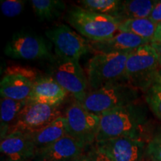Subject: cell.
Instances as JSON below:
<instances>
[{
  "label": "cell",
  "instance_id": "obj_20",
  "mask_svg": "<svg viewBox=\"0 0 161 161\" xmlns=\"http://www.w3.org/2000/svg\"><path fill=\"white\" fill-rule=\"evenodd\" d=\"M157 24L149 18L126 19L122 21L119 26V31L128 32L148 40L151 43L157 29Z\"/></svg>",
  "mask_w": 161,
  "mask_h": 161
},
{
  "label": "cell",
  "instance_id": "obj_19",
  "mask_svg": "<svg viewBox=\"0 0 161 161\" xmlns=\"http://www.w3.org/2000/svg\"><path fill=\"white\" fill-rule=\"evenodd\" d=\"M156 3L154 0L122 1L117 18L121 22L126 19L148 18Z\"/></svg>",
  "mask_w": 161,
  "mask_h": 161
},
{
  "label": "cell",
  "instance_id": "obj_29",
  "mask_svg": "<svg viewBox=\"0 0 161 161\" xmlns=\"http://www.w3.org/2000/svg\"><path fill=\"white\" fill-rule=\"evenodd\" d=\"M151 45L153 47V49L155 51L157 55H158L159 63L161 67V43H151Z\"/></svg>",
  "mask_w": 161,
  "mask_h": 161
},
{
  "label": "cell",
  "instance_id": "obj_16",
  "mask_svg": "<svg viewBox=\"0 0 161 161\" xmlns=\"http://www.w3.org/2000/svg\"><path fill=\"white\" fill-rule=\"evenodd\" d=\"M151 44L148 40L128 32H121L106 40L90 42L91 51L96 54L130 53L140 46Z\"/></svg>",
  "mask_w": 161,
  "mask_h": 161
},
{
  "label": "cell",
  "instance_id": "obj_22",
  "mask_svg": "<svg viewBox=\"0 0 161 161\" xmlns=\"http://www.w3.org/2000/svg\"><path fill=\"white\" fill-rule=\"evenodd\" d=\"M80 7L88 11L117 18L122 1L120 0H81Z\"/></svg>",
  "mask_w": 161,
  "mask_h": 161
},
{
  "label": "cell",
  "instance_id": "obj_18",
  "mask_svg": "<svg viewBox=\"0 0 161 161\" xmlns=\"http://www.w3.org/2000/svg\"><path fill=\"white\" fill-rule=\"evenodd\" d=\"M28 101L29 100L17 101L8 98L1 97V140L9 134L11 128L17 119L19 113L27 104Z\"/></svg>",
  "mask_w": 161,
  "mask_h": 161
},
{
  "label": "cell",
  "instance_id": "obj_8",
  "mask_svg": "<svg viewBox=\"0 0 161 161\" xmlns=\"http://www.w3.org/2000/svg\"><path fill=\"white\" fill-rule=\"evenodd\" d=\"M67 134L87 146L96 142L99 125V116L86 110L79 102H75L66 110Z\"/></svg>",
  "mask_w": 161,
  "mask_h": 161
},
{
  "label": "cell",
  "instance_id": "obj_14",
  "mask_svg": "<svg viewBox=\"0 0 161 161\" xmlns=\"http://www.w3.org/2000/svg\"><path fill=\"white\" fill-rule=\"evenodd\" d=\"M0 151L8 161H31L35 158L37 148L31 137L25 133H10L1 140Z\"/></svg>",
  "mask_w": 161,
  "mask_h": 161
},
{
  "label": "cell",
  "instance_id": "obj_25",
  "mask_svg": "<svg viewBox=\"0 0 161 161\" xmlns=\"http://www.w3.org/2000/svg\"><path fill=\"white\" fill-rule=\"evenodd\" d=\"M25 1L23 0H2L0 8L4 16L14 17L19 15L24 9Z\"/></svg>",
  "mask_w": 161,
  "mask_h": 161
},
{
  "label": "cell",
  "instance_id": "obj_3",
  "mask_svg": "<svg viewBox=\"0 0 161 161\" xmlns=\"http://www.w3.org/2000/svg\"><path fill=\"white\" fill-rule=\"evenodd\" d=\"M138 90L126 81H119L90 91L82 106L92 114L100 116L116 108L136 103Z\"/></svg>",
  "mask_w": 161,
  "mask_h": 161
},
{
  "label": "cell",
  "instance_id": "obj_1",
  "mask_svg": "<svg viewBox=\"0 0 161 161\" xmlns=\"http://www.w3.org/2000/svg\"><path fill=\"white\" fill-rule=\"evenodd\" d=\"M98 116L100 121L96 142L119 137L146 140L148 115L144 106L134 103Z\"/></svg>",
  "mask_w": 161,
  "mask_h": 161
},
{
  "label": "cell",
  "instance_id": "obj_31",
  "mask_svg": "<svg viewBox=\"0 0 161 161\" xmlns=\"http://www.w3.org/2000/svg\"><path fill=\"white\" fill-rule=\"evenodd\" d=\"M1 161H8V160H6L5 159H4V158H2V160H1Z\"/></svg>",
  "mask_w": 161,
  "mask_h": 161
},
{
  "label": "cell",
  "instance_id": "obj_24",
  "mask_svg": "<svg viewBox=\"0 0 161 161\" xmlns=\"http://www.w3.org/2000/svg\"><path fill=\"white\" fill-rule=\"evenodd\" d=\"M147 154L152 161H161V128H158L148 141Z\"/></svg>",
  "mask_w": 161,
  "mask_h": 161
},
{
  "label": "cell",
  "instance_id": "obj_6",
  "mask_svg": "<svg viewBox=\"0 0 161 161\" xmlns=\"http://www.w3.org/2000/svg\"><path fill=\"white\" fill-rule=\"evenodd\" d=\"M4 52L15 60H48L52 62L55 60L47 41L33 32L20 31L15 33L6 44Z\"/></svg>",
  "mask_w": 161,
  "mask_h": 161
},
{
  "label": "cell",
  "instance_id": "obj_10",
  "mask_svg": "<svg viewBox=\"0 0 161 161\" xmlns=\"http://www.w3.org/2000/svg\"><path fill=\"white\" fill-rule=\"evenodd\" d=\"M34 68L21 65L8 66L0 82L1 97L29 100L35 80L39 77Z\"/></svg>",
  "mask_w": 161,
  "mask_h": 161
},
{
  "label": "cell",
  "instance_id": "obj_7",
  "mask_svg": "<svg viewBox=\"0 0 161 161\" xmlns=\"http://www.w3.org/2000/svg\"><path fill=\"white\" fill-rule=\"evenodd\" d=\"M45 34L53 43L58 59L78 61L82 56L91 51L89 40L65 24L55 25Z\"/></svg>",
  "mask_w": 161,
  "mask_h": 161
},
{
  "label": "cell",
  "instance_id": "obj_15",
  "mask_svg": "<svg viewBox=\"0 0 161 161\" xmlns=\"http://www.w3.org/2000/svg\"><path fill=\"white\" fill-rule=\"evenodd\" d=\"M68 92L52 76L40 75L35 80L29 101L37 103L59 106Z\"/></svg>",
  "mask_w": 161,
  "mask_h": 161
},
{
  "label": "cell",
  "instance_id": "obj_11",
  "mask_svg": "<svg viewBox=\"0 0 161 161\" xmlns=\"http://www.w3.org/2000/svg\"><path fill=\"white\" fill-rule=\"evenodd\" d=\"M61 116L58 106H51L28 101L27 104L19 113L9 134L14 131L26 134L34 132Z\"/></svg>",
  "mask_w": 161,
  "mask_h": 161
},
{
  "label": "cell",
  "instance_id": "obj_9",
  "mask_svg": "<svg viewBox=\"0 0 161 161\" xmlns=\"http://www.w3.org/2000/svg\"><path fill=\"white\" fill-rule=\"evenodd\" d=\"M52 68V75L68 93L81 103L89 93V83L83 69L76 60H64L56 58Z\"/></svg>",
  "mask_w": 161,
  "mask_h": 161
},
{
  "label": "cell",
  "instance_id": "obj_4",
  "mask_svg": "<svg viewBox=\"0 0 161 161\" xmlns=\"http://www.w3.org/2000/svg\"><path fill=\"white\" fill-rule=\"evenodd\" d=\"M160 67L158 55L152 45L142 46L128 56L125 80L136 89L146 92L154 83V76Z\"/></svg>",
  "mask_w": 161,
  "mask_h": 161
},
{
  "label": "cell",
  "instance_id": "obj_27",
  "mask_svg": "<svg viewBox=\"0 0 161 161\" xmlns=\"http://www.w3.org/2000/svg\"><path fill=\"white\" fill-rule=\"evenodd\" d=\"M148 18L157 25L161 23V1H157Z\"/></svg>",
  "mask_w": 161,
  "mask_h": 161
},
{
  "label": "cell",
  "instance_id": "obj_2",
  "mask_svg": "<svg viewBox=\"0 0 161 161\" xmlns=\"http://www.w3.org/2000/svg\"><path fill=\"white\" fill-rule=\"evenodd\" d=\"M66 21L82 37L90 42L110 39L119 31L121 20L74 5L66 14Z\"/></svg>",
  "mask_w": 161,
  "mask_h": 161
},
{
  "label": "cell",
  "instance_id": "obj_23",
  "mask_svg": "<svg viewBox=\"0 0 161 161\" xmlns=\"http://www.w3.org/2000/svg\"><path fill=\"white\" fill-rule=\"evenodd\" d=\"M145 92L146 102L150 109L161 120V84L154 82Z\"/></svg>",
  "mask_w": 161,
  "mask_h": 161
},
{
  "label": "cell",
  "instance_id": "obj_17",
  "mask_svg": "<svg viewBox=\"0 0 161 161\" xmlns=\"http://www.w3.org/2000/svg\"><path fill=\"white\" fill-rule=\"evenodd\" d=\"M28 134L31 137L37 150L49 146L68 134L65 119L64 116H59L43 128Z\"/></svg>",
  "mask_w": 161,
  "mask_h": 161
},
{
  "label": "cell",
  "instance_id": "obj_13",
  "mask_svg": "<svg viewBox=\"0 0 161 161\" xmlns=\"http://www.w3.org/2000/svg\"><path fill=\"white\" fill-rule=\"evenodd\" d=\"M88 147L84 142L66 134L50 146L37 150L33 160L78 161Z\"/></svg>",
  "mask_w": 161,
  "mask_h": 161
},
{
  "label": "cell",
  "instance_id": "obj_30",
  "mask_svg": "<svg viewBox=\"0 0 161 161\" xmlns=\"http://www.w3.org/2000/svg\"><path fill=\"white\" fill-rule=\"evenodd\" d=\"M161 84V67L159 68L154 76V81Z\"/></svg>",
  "mask_w": 161,
  "mask_h": 161
},
{
  "label": "cell",
  "instance_id": "obj_12",
  "mask_svg": "<svg viewBox=\"0 0 161 161\" xmlns=\"http://www.w3.org/2000/svg\"><path fill=\"white\" fill-rule=\"evenodd\" d=\"M113 161H146L148 142L140 139L119 137L95 142Z\"/></svg>",
  "mask_w": 161,
  "mask_h": 161
},
{
  "label": "cell",
  "instance_id": "obj_32",
  "mask_svg": "<svg viewBox=\"0 0 161 161\" xmlns=\"http://www.w3.org/2000/svg\"><path fill=\"white\" fill-rule=\"evenodd\" d=\"M31 161H35V160H31Z\"/></svg>",
  "mask_w": 161,
  "mask_h": 161
},
{
  "label": "cell",
  "instance_id": "obj_26",
  "mask_svg": "<svg viewBox=\"0 0 161 161\" xmlns=\"http://www.w3.org/2000/svg\"><path fill=\"white\" fill-rule=\"evenodd\" d=\"M78 161H113L109 156L103 152L96 143L86 148L85 152Z\"/></svg>",
  "mask_w": 161,
  "mask_h": 161
},
{
  "label": "cell",
  "instance_id": "obj_21",
  "mask_svg": "<svg viewBox=\"0 0 161 161\" xmlns=\"http://www.w3.org/2000/svg\"><path fill=\"white\" fill-rule=\"evenodd\" d=\"M30 3L40 21H50L58 18L66 9L65 3L60 0H31Z\"/></svg>",
  "mask_w": 161,
  "mask_h": 161
},
{
  "label": "cell",
  "instance_id": "obj_5",
  "mask_svg": "<svg viewBox=\"0 0 161 161\" xmlns=\"http://www.w3.org/2000/svg\"><path fill=\"white\" fill-rule=\"evenodd\" d=\"M129 53L96 54L89 60L86 77L92 90L125 80L126 61Z\"/></svg>",
  "mask_w": 161,
  "mask_h": 161
},
{
  "label": "cell",
  "instance_id": "obj_28",
  "mask_svg": "<svg viewBox=\"0 0 161 161\" xmlns=\"http://www.w3.org/2000/svg\"><path fill=\"white\" fill-rule=\"evenodd\" d=\"M161 43V23L157 25L155 33L152 41V43Z\"/></svg>",
  "mask_w": 161,
  "mask_h": 161
}]
</instances>
